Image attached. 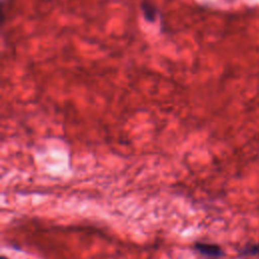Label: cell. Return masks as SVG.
Returning <instances> with one entry per match:
<instances>
[{"mask_svg":"<svg viewBox=\"0 0 259 259\" xmlns=\"http://www.w3.org/2000/svg\"><path fill=\"white\" fill-rule=\"evenodd\" d=\"M193 249L200 255L207 258H220L224 255V250L221 246L207 242H195Z\"/></svg>","mask_w":259,"mask_h":259,"instance_id":"cell-1","label":"cell"},{"mask_svg":"<svg viewBox=\"0 0 259 259\" xmlns=\"http://www.w3.org/2000/svg\"><path fill=\"white\" fill-rule=\"evenodd\" d=\"M241 254L242 255H255V254H259V246H257V245L245 246L242 249Z\"/></svg>","mask_w":259,"mask_h":259,"instance_id":"cell-2","label":"cell"}]
</instances>
